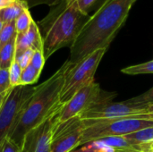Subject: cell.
Listing matches in <instances>:
<instances>
[{"mask_svg":"<svg viewBox=\"0 0 153 152\" xmlns=\"http://www.w3.org/2000/svg\"><path fill=\"white\" fill-rule=\"evenodd\" d=\"M136 1L105 0L96 12L89 16L70 47V65L73 66L78 64L96 50L108 49L126 23Z\"/></svg>","mask_w":153,"mask_h":152,"instance_id":"cell-1","label":"cell"},{"mask_svg":"<svg viewBox=\"0 0 153 152\" xmlns=\"http://www.w3.org/2000/svg\"><path fill=\"white\" fill-rule=\"evenodd\" d=\"M72 65L68 60L48 80L35 87L32 94L22 107L8 138L19 147L23 136L32 128L56 114L60 108V95L65 76Z\"/></svg>","mask_w":153,"mask_h":152,"instance_id":"cell-2","label":"cell"},{"mask_svg":"<svg viewBox=\"0 0 153 152\" xmlns=\"http://www.w3.org/2000/svg\"><path fill=\"white\" fill-rule=\"evenodd\" d=\"M89 15L78 7L76 0H58L48 13L37 22L43 40L47 60L57 50L71 47Z\"/></svg>","mask_w":153,"mask_h":152,"instance_id":"cell-3","label":"cell"},{"mask_svg":"<svg viewBox=\"0 0 153 152\" xmlns=\"http://www.w3.org/2000/svg\"><path fill=\"white\" fill-rule=\"evenodd\" d=\"M82 123L84 127L79 147L94 141L113 136H124L143 128L153 126V120L138 117H124Z\"/></svg>","mask_w":153,"mask_h":152,"instance_id":"cell-4","label":"cell"},{"mask_svg":"<svg viewBox=\"0 0 153 152\" xmlns=\"http://www.w3.org/2000/svg\"><path fill=\"white\" fill-rule=\"evenodd\" d=\"M107 50V48L96 50L67 70L60 95L61 105L67 102L78 90L94 81L96 71Z\"/></svg>","mask_w":153,"mask_h":152,"instance_id":"cell-5","label":"cell"},{"mask_svg":"<svg viewBox=\"0 0 153 152\" xmlns=\"http://www.w3.org/2000/svg\"><path fill=\"white\" fill-rule=\"evenodd\" d=\"M148 107L149 105L135 104L129 102L128 100L123 102L103 100L91 106L86 111L82 113L79 117L82 122L111 120L124 117L147 119Z\"/></svg>","mask_w":153,"mask_h":152,"instance_id":"cell-6","label":"cell"},{"mask_svg":"<svg viewBox=\"0 0 153 152\" xmlns=\"http://www.w3.org/2000/svg\"><path fill=\"white\" fill-rule=\"evenodd\" d=\"M116 93L103 91L95 81L78 90L67 102L63 104L56 114V123H64L79 116L94 104L103 100H112Z\"/></svg>","mask_w":153,"mask_h":152,"instance_id":"cell-7","label":"cell"},{"mask_svg":"<svg viewBox=\"0 0 153 152\" xmlns=\"http://www.w3.org/2000/svg\"><path fill=\"white\" fill-rule=\"evenodd\" d=\"M34 90L35 86H17L9 90L0 108V152L4 142L13 128L22 105Z\"/></svg>","mask_w":153,"mask_h":152,"instance_id":"cell-8","label":"cell"},{"mask_svg":"<svg viewBox=\"0 0 153 152\" xmlns=\"http://www.w3.org/2000/svg\"><path fill=\"white\" fill-rule=\"evenodd\" d=\"M83 127V123L79 116L64 123H56L51 138L50 152H72L77 149Z\"/></svg>","mask_w":153,"mask_h":152,"instance_id":"cell-9","label":"cell"},{"mask_svg":"<svg viewBox=\"0 0 153 152\" xmlns=\"http://www.w3.org/2000/svg\"><path fill=\"white\" fill-rule=\"evenodd\" d=\"M56 114L30 130L23 136L20 145V152H50Z\"/></svg>","mask_w":153,"mask_h":152,"instance_id":"cell-10","label":"cell"},{"mask_svg":"<svg viewBox=\"0 0 153 152\" xmlns=\"http://www.w3.org/2000/svg\"><path fill=\"white\" fill-rule=\"evenodd\" d=\"M27 49L43 52V40L35 21L32 22L30 29L23 34H17L15 40V56L21 55Z\"/></svg>","mask_w":153,"mask_h":152,"instance_id":"cell-11","label":"cell"},{"mask_svg":"<svg viewBox=\"0 0 153 152\" xmlns=\"http://www.w3.org/2000/svg\"><path fill=\"white\" fill-rule=\"evenodd\" d=\"M135 149L143 152V149L153 142V126L128 133L123 136Z\"/></svg>","mask_w":153,"mask_h":152,"instance_id":"cell-12","label":"cell"},{"mask_svg":"<svg viewBox=\"0 0 153 152\" xmlns=\"http://www.w3.org/2000/svg\"><path fill=\"white\" fill-rule=\"evenodd\" d=\"M26 9H29L27 4L21 0H16L11 5L0 10V19L4 23L16 21L20 14Z\"/></svg>","mask_w":153,"mask_h":152,"instance_id":"cell-13","label":"cell"},{"mask_svg":"<svg viewBox=\"0 0 153 152\" xmlns=\"http://www.w3.org/2000/svg\"><path fill=\"white\" fill-rule=\"evenodd\" d=\"M17 36V35H16ZM15 40L16 37L12 39L0 49V68L9 69L15 59Z\"/></svg>","mask_w":153,"mask_h":152,"instance_id":"cell-14","label":"cell"},{"mask_svg":"<svg viewBox=\"0 0 153 152\" xmlns=\"http://www.w3.org/2000/svg\"><path fill=\"white\" fill-rule=\"evenodd\" d=\"M40 74V72L36 70L31 65H29L22 71L19 86H32L38 82Z\"/></svg>","mask_w":153,"mask_h":152,"instance_id":"cell-15","label":"cell"},{"mask_svg":"<svg viewBox=\"0 0 153 152\" xmlns=\"http://www.w3.org/2000/svg\"><path fill=\"white\" fill-rule=\"evenodd\" d=\"M123 73L129 75H137V74H146L153 73V60L145 62L140 65H130L121 70Z\"/></svg>","mask_w":153,"mask_h":152,"instance_id":"cell-16","label":"cell"},{"mask_svg":"<svg viewBox=\"0 0 153 152\" xmlns=\"http://www.w3.org/2000/svg\"><path fill=\"white\" fill-rule=\"evenodd\" d=\"M33 21L34 20L32 19L29 12V9L24 10L15 21V29H16L17 34L25 33L30 29Z\"/></svg>","mask_w":153,"mask_h":152,"instance_id":"cell-17","label":"cell"},{"mask_svg":"<svg viewBox=\"0 0 153 152\" xmlns=\"http://www.w3.org/2000/svg\"><path fill=\"white\" fill-rule=\"evenodd\" d=\"M16 35L17 32L15 29V21L4 23L3 29L0 31V49L12 39L16 37Z\"/></svg>","mask_w":153,"mask_h":152,"instance_id":"cell-18","label":"cell"},{"mask_svg":"<svg viewBox=\"0 0 153 152\" xmlns=\"http://www.w3.org/2000/svg\"><path fill=\"white\" fill-rule=\"evenodd\" d=\"M8 70H9V78H10L11 87L13 88V87L19 86L22 69L21 68L19 64L15 61V59L13 60V62L12 63V65Z\"/></svg>","mask_w":153,"mask_h":152,"instance_id":"cell-19","label":"cell"},{"mask_svg":"<svg viewBox=\"0 0 153 152\" xmlns=\"http://www.w3.org/2000/svg\"><path fill=\"white\" fill-rule=\"evenodd\" d=\"M129 102L135 103V104H143V105H150L153 104V87L144 92L142 95L134 97L133 99H128Z\"/></svg>","mask_w":153,"mask_h":152,"instance_id":"cell-20","label":"cell"},{"mask_svg":"<svg viewBox=\"0 0 153 152\" xmlns=\"http://www.w3.org/2000/svg\"><path fill=\"white\" fill-rule=\"evenodd\" d=\"M45 57H44V54L42 51H34L33 53V56H32V58L30 60V64L36 70H38L39 72H42V69L44 67V65H45Z\"/></svg>","mask_w":153,"mask_h":152,"instance_id":"cell-21","label":"cell"},{"mask_svg":"<svg viewBox=\"0 0 153 152\" xmlns=\"http://www.w3.org/2000/svg\"><path fill=\"white\" fill-rule=\"evenodd\" d=\"M12 89L9 78V70L0 68V93L6 92Z\"/></svg>","mask_w":153,"mask_h":152,"instance_id":"cell-22","label":"cell"},{"mask_svg":"<svg viewBox=\"0 0 153 152\" xmlns=\"http://www.w3.org/2000/svg\"><path fill=\"white\" fill-rule=\"evenodd\" d=\"M34 50L32 49H27L21 55L15 56V61L19 64L22 69H24L30 64V60L32 58Z\"/></svg>","mask_w":153,"mask_h":152,"instance_id":"cell-23","label":"cell"},{"mask_svg":"<svg viewBox=\"0 0 153 152\" xmlns=\"http://www.w3.org/2000/svg\"><path fill=\"white\" fill-rule=\"evenodd\" d=\"M1 152H20V147L10 138H6L4 142Z\"/></svg>","mask_w":153,"mask_h":152,"instance_id":"cell-24","label":"cell"},{"mask_svg":"<svg viewBox=\"0 0 153 152\" xmlns=\"http://www.w3.org/2000/svg\"><path fill=\"white\" fill-rule=\"evenodd\" d=\"M97 1L98 0H76L80 10L86 14H88V12L95 4Z\"/></svg>","mask_w":153,"mask_h":152,"instance_id":"cell-25","label":"cell"},{"mask_svg":"<svg viewBox=\"0 0 153 152\" xmlns=\"http://www.w3.org/2000/svg\"><path fill=\"white\" fill-rule=\"evenodd\" d=\"M23 1L27 4L28 7H33L39 4H48L50 6H52L53 4H55L58 0H21Z\"/></svg>","mask_w":153,"mask_h":152,"instance_id":"cell-26","label":"cell"},{"mask_svg":"<svg viewBox=\"0 0 153 152\" xmlns=\"http://www.w3.org/2000/svg\"><path fill=\"white\" fill-rule=\"evenodd\" d=\"M16 0H0V10L11 5L13 4Z\"/></svg>","mask_w":153,"mask_h":152,"instance_id":"cell-27","label":"cell"},{"mask_svg":"<svg viewBox=\"0 0 153 152\" xmlns=\"http://www.w3.org/2000/svg\"><path fill=\"white\" fill-rule=\"evenodd\" d=\"M148 119L153 120V104H150L148 107Z\"/></svg>","mask_w":153,"mask_h":152,"instance_id":"cell-28","label":"cell"},{"mask_svg":"<svg viewBox=\"0 0 153 152\" xmlns=\"http://www.w3.org/2000/svg\"><path fill=\"white\" fill-rule=\"evenodd\" d=\"M8 92H9V90L6 91V92L0 93V108H1V107H2V105H3V103H4V99H5V98H6Z\"/></svg>","mask_w":153,"mask_h":152,"instance_id":"cell-29","label":"cell"},{"mask_svg":"<svg viewBox=\"0 0 153 152\" xmlns=\"http://www.w3.org/2000/svg\"><path fill=\"white\" fill-rule=\"evenodd\" d=\"M3 27H4V22H3L2 20L0 19V31H1V30L3 29Z\"/></svg>","mask_w":153,"mask_h":152,"instance_id":"cell-30","label":"cell"},{"mask_svg":"<svg viewBox=\"0 0 153 152\" xmlns=\"http://www.w3.org/2000/svg\"><path fill=\"white\" fill-rule=\"evenodd\" d=\"M149 152H153V149H152V150H151V151H150Z\"/></svg>","mask_w":153,"mask_h":152,"instance_id":"cell-31","label":"cell"}]
</instances>
